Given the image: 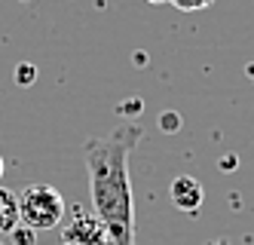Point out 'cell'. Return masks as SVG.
I'll return each mask as SVG.
<instances>
[{
  "instance_id": "1",
  "label": "cell",
  "mask_w": 254,
  "mask_h": 245,
  "mask_svg": "<svg viewBox=\"0 0 254 245\" xmlns=\"http://www.w3.org/2000/svg\"><path fill=\"white\" fill-rule=\"evenodd\" d=\"M138 123H120L111 135L89 138L83 160L89 168V196L98 221L104 224L111 245H132L135 236V202L129 181V154L141 141Z\"/></svg>"
},
{
  "instance_id": "2",
  "label": "cell",
  "mask_w": 254,
  "mask_h": 245,
  "mask_svg": "<svg viewBox=\"0 0 254 245\" xmlns=\"http://www.w3.org/2000/svg\"><path fill=\"white\" fill-rule=\"evenodd\" d=\"M15 202H19V221L28 224L31 230H56L59 224L64 221V196L59 187L52 184H28L25 190L15 196Z\"/></svg>"
},
{
  "instance_id": "3",
  "label": "cell",
  "mask_w": 254,
  "mask_h": 245,
  "mask_svg": "<svg viewBox=\"0 0 254 245\" xmlns=\"http://www.w3.org/2000/svg\"><path fill=\"white\" fill-rule=\"evenodd\" d=\"M62 245H111L98 215H86V209L74 205V218L62 227Z\"/></svg>"
},
{
  "instance_id": "4",
  "label": "cell",
  "mask_w": 254,
  "mask_h": 245,
  "mask_svg": "<svg viewBox=\"0 0 254 245\" xmlns=\"http://www.w3.org/2000/svg\"><path fill=\"white\" fill-rule=\"evenodd\" d=\"M169 196H172V205L181 212H190L196 215L205 202V187L199 184L193 175H178L172 184H169Z\"/></svg>"
},
{
  "instance_id": "5",
  "label": "cell",
  "mask_w": 254,
  "mask_h": 245,
  "mask_svg": "<svg viewBox=\"0 0 254 245\" xmlns=\"http://www.w3.org/2000/svg\"><path fill=\"white\" fill-rule=\"evenodd\" d=\"M15 224H19V202H15V193L0 187V236H6Z\"/></svg>"
},
{
  "instance_id": "6",
  "label": "cell",
  "mask_w": 254,
  "mask_h": 245,
  "mask_svg": "<svg viewBox=\"0 0 254 245\" xmlns=\"http://www.w3.org/2000/svg\"><path fill=\"white\" fill-rule=\"evenodd\" d=\"M9 236V245H37V230H31L28 224H15V227L6 233Z\"/></svg>"
},
{
  "instance_id": "7",
  "label": "cell",
  "mask_w": 254,
  "mask_h": 245,
  "mask_svg": "<svg viewBox=\"0 0 254 245\" xmlns=\"http://www.w3.org/2000/svg\"><path fill=\"white\" fill-rule=\"evenodd\" d=\"M12 80H15V86H34V83H37V65H31V62L15 65Z\"/></svg>"
},
{
  "instance_id": "8",
  "label": "cell",
  "mask_w": 254,
  "mask_h": 245,
  "mask_svg": "<svg viewBox=\"0 0 254 245\" xmlns=\"http://www.w3.org/2000/svg\"><path fill=\"white\" fill-rule=\"evenodd\" d=\"M159 129L162 132H178L181 129V117L175 114V110H162L159 114Z\"/></svg>"
},
{
  "instance_id": "9",
  "label": "cell",
  "mask_w": 254,
  "mask_h": 245,
  "mask_svg": "<svg viewBox=\"0 0 254 245\" xmlns=\"http://www.w3.org/2000/svg\"><path fill=\"white\" fill-rule=\"evenodd\" d=\"M169 3H175L178 9H184V12H196V9H205V6H211L214 0H169Z\"/></svg>"
},
{
  "instance_id": "10",
  "label": "cell",
  "mask_w": 254,
  "mask_h": 245,
  "mask_svg": "<svg viewBox=\"0 0 254 245\" xmlns=\"http://www.w3.org/2000/svg\"><path fill=\"white\" fill-rule=\"evenodd\" d=\"M120 114H126V117H135V114H141V101H138V98L123 101V104H120Z\"/></svg>"
},
{
  "instance_id": "11",
  "label": "cell",
  "mask_w": 254,
  "mask_h": 245,
  "mask_svg": "<svg viewBox=\"0 0 254 245\" xmlns=\"http://www.w3.org/2000/svg\"><path fill=\"white\" fill-rule=\"evenodd\" d=\"M217 168H221V172H227V175H230L233 168H236V157H233V154H230V157H224L221 163H217Z\"/></svg>"
},
{
  "instance_id": "12",
  "label": "cell",
  "mask_w": 254,
  "mask_h": 245,
  "mask_svg": "<svg viewBox=\"0 0 254 245\" xmlns=\"http://www.w3.org/2000/svg\"><path fill=\"white\" fill-rule=\"evenodd\" d=\"M147 3H169V0H147Z\"/></svg>"
},
{
  "instance_id": "13",
  "label": "cell",
  "mask_w": 254,
  "mask_h": 245,
  "mask_svg": "<svg viewBox=\"0 0 254 245\" xmlns=\"http://www.w3.org/2000/svg\"><path fill=\"white\" fill-rule=\"evenodd\" d=\"M0 178H3V157H0Z\"/></svg>"
},
{
  "instance_id": "14",
  "label": "cell",
  "mask_w": 254,
  "mask_h": 245,
  "mask_svg": "<svg viewBox=\"0 0 254 245\" xmlns=\"http://www.w3.org/2000/svg\"><path fill=\"white\" fill-rule=\"evenodd\" d=\"M0 245H3V239H0Z\"/></svg>"
}]
</instances>
